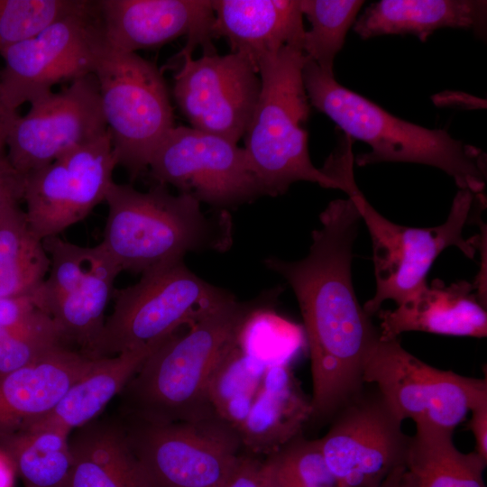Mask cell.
<instances>
[{
  "instance_id": "11",
  "label": "cell",
  "mask_w": 487,
  "mask_h": 487,
  "mask_svg": "<svg viewBox=\"0 0 487 487\" xmlns=\"http://www.w3.org/2000/svg\"><path fill=\"white\" fill-rule=\"evenodd\" d=\"M402 422L410 419L455 430L487 399V380L436 368L402 347L399 338L379 340L363 373Z\"/></svg>"
},
{
  "instance_id": "22",
  "label": "cell",
  "mask_w": 487,
  "mask_h": 487,
  "mask_svg": "<svg viewBox=\"0 0 487 487\" xmlns=\"http://www.w3.org/2000/svg\"><path fill=\"white\" fill-rule=\"evenodd\" d=\"M312 405L291 369L268 363L259 391L237 432L250 455L268 456L301 435Z\"/></svg>"
},
{
  "instance_id": "23",
  "label": "cell",
  "mask_w": 487,
  "mask_h": 487,
  "mask_svg": "<svg viewBox=\"0 0 487 487\" xmlns=\"http://www.w3.org/2000/svg\"><path fill=\"white\" fill-rule=\"evenodd\" d=\"M72 464L64 487H156L122 421L94 419L69 435Z\"/></svg>"
},
{
  "instance_id": "2",
  "label": "cell",
  "mask_w": 487,
  "mask_h": 487,
  "mask_svg": "<svg viewBox=\"0 0 487 487\" xmlns=\"http://www.w3.org/2000/svg\"><path fill=\"white\" fill-rule=\"evenodd\" d=\"M280 293L276 287L248 300L234 296L188 325L186 333L167 337L118 395L124 418L169 423L216 415L208 399L215 370Z\"/></svg>"
},
{
  "instance_id": "25",
  "label": "cell",
  "mask_w": 487,
  "mask_h": 487,
  "mask_svg": "<svg viewBox=\"0 0 487 487\" xmlns=\"http://www.w3.org/2000/svg\"><path fill=\"white\" fill-rule=\"evenodd\" d=\"M164 340L115 355L95 358L57 405L31 426L55 427L71 433L96 419Z\"/></svg>"
},
{
  "instance_id": "13",
  "label": "cell",
  "mask_w": 487,
  "mask_h": 487,
  "mask_svg": "<svg viewBox=\"0 0 487 487\" xmlns=\"http://www.w3.org/2000/svg\"><path fill=\"white\" fill-rule=\"evenodd\" d=\"M148 170L156 183L171 185L217 212L263 196L244 148L192 127L170 130L152 154Z\"/></svg>"
},
{
  "instance_id": "16",
  "label": "cell",
  "mask_w": 487,
  "mask_h": 487,
  "mask_svg": "<svg viewBox=\"0 0 487 487\" xmlns=\"http://www.w3.org/2000/svg\"><path fill=\"white\" fill-rule=\"evenodd\" d=\"M117 166L110 134L76 148L24 176L23 199L32 230L41 240L85 219L114 182Z\"/></svg>"
},
{
  "instance_id": "17",
  "label": "cell",
  "mask_w": 487,
  "mask_h": 487,
  "mask_svg": "<svg viewBox=\"0 0 487 487\" xmlns=\"http://www.w3.org/2000/svg\"><path fill=\"white\" fill-rule=\"evenodd\" d=\"M181 59L172 90L181 114L190 127L237 143L244 136L260 96L258 72L237 53Z\"/></svg>"
},
{
  "instance_id": "41",
  "label": "cell",
  "mask_w": 487,
  "mask_h": 487,
  "mask_svg": "<svg viewBox=\"0 0 487 487\" xmlns=\"http://www.w3.org/2000/svg\"><path fill=\"white\" fill-rule=\"evenodd\" d=\"M262 484H263V487H271V486H268V485L264 484L263 481H262ZM316 487H337V486H316Z\"/></svg>"
},
{
  "instance_id": "39",
  "label": "cell",
  "mask_w": 487,
  "mask_h": 487,
  "mask_svg": "<svg viewBox=\"0 0 487 487\" xmlns=\"http://www.w3.org/2000/svg\"><path fill=\"white\" fill-rule=\"evenodd\" d=\"M15 115L17 113H11L5 108L0 94V152L5 147L7 131Z\"/></svg>"
},
{
  "instance_id": "6",
  "label": "cell",
  "mask_w": 487,
  "mask_h": 487,
  "mask_svg": "<svg viewBox=\"0 0 487 487\" xmlns=\"http://www.w3.org/2000/svg\"><path fill=\"white\" fill-rule=\"evenodd\" d=\"M141 275L135 284L114 290V309L105 320L93 358L162 341L234 296L198 277L184 259Z\"/></svg>"
},
{
  "instance_id": "27",
  "label": "cell",
  "mask_w": 487,
  "mask_h": 487,
  "mask_svg": "<svg viewBox=\"0 0 487 487\" xmlns=\"http://www.w3.org/2000/svg\"><path fill=\"white\" fill-rule=\"evenodd\" d=\"M50 257L18 203L0 209V298L31 297L45 280Z\"/></svg>"
},
{
  "instance_id": "30",
  "label": "cell",
  "mask_w": 487,
  "mask_h": 487,
  "mask_svg": "<svg viewBox=\"0 0 487 487\" xmlns=\"http://www.w3.org/2000/svg\"><path fill=\"white\" fill-rule=\"evenodd\" d=\"M363 4L360 0H300L303 16L311 26L305 32L302 50L325 74L335 76V58Z\"/></svg>"
},
{
  "instance_id": "33",
  "label": "cell",
  "mask_w": 487,
  "mask_h": 487,
  "mask_svg": "<svg viewBox=\"0 0 487 487\" xmlns=\"http://www.w3.org/2000/svg\"><path fill=\"white\" fill-rule=\"evenodd\" d=\"M62 344L57 326L46 314L23 326H0V376L33 363Z\"/></svg>"
},
{
  "instance_id": "20",
  "label": "cell",
  "mask_w": 487,
  "mask_h": 487,
  "mask_svg": "<svg viewBox=\"0 0 487 487\" xmlns=\"http://www.w3.org/2000/svg\"><path fill=\"white\" fill-rule=\"evenodd\" d=\"M380 339L398 338L406 332L482 338L487 335L486 306L473 284L459 280L426 283L392 310L380 309Z\"/></svg>"
},
{
  "instance_id": "10",
  "label": "cell",
  "mask_w": 487,
  "mask_h": 487,
  "mask_svg": "<svg viewBox=\"0 0 487 487\" xmlns=\"http://www.w3.org/2000/svg\"><path fill=\"white\" fill-rule=\"evenodd\" d=\"M43 244L50 269L31 299L51 318L67 345L72 343L93 358L122 270L101 243L85 247L52 236Z\"/></svg>"
},
{
  "instance_id": "38",
  "label": "cell",
  "mask_w": 487,
  "mask_h": 487,
  "mask_svg": "<svg viewBox=\"0 0 487 487\" xmlns=\"http://www.w3.org/2000/svg\"><path fill=\"white\" fill-rule=\"evenodd\" d=\"M15 475L16 473L11 461L0 450V487H14Z\"/></svg>"
},
{
  "instance_id": "1",
  "label": "cell",
  "mask_w": 487,
  "mask_h": 487,
  "mask_svg": "<svg viewBox=\"0 0 487 487\" xmlns=\"http://www.w3.org/2000/svg\"><path fill=\"white\" fill-rule=\"evenodd\" d=\"M306 257L266 258L265 267L292 289L303 318L312 379L314 422L334 415L363 388V367L380 340L356 298L352 281L353 246L361 216L350 198L331 201L319 216Z\"/></svg>"
},
{
  "instance_id": "26",
  "label": "cell",
  "mask_w": 487,
  "mask_h": 487,
  "mask_svg": "<svg viewBox=\"0 0 487 487\" xmlns=\"http://www.w3.org/2000/svg\"><path fill=\"white\" fill-rule=\"evenodd\" d=\"M454 430L417 424L409 437L399 487H486L487 461L474 450L461 452Z\"/></svg>"
},
{
  "instance_id": "24",
  "label": "cell",
  "mask_w": 487,
  "mask_h": 487,
  "mask_svg": "<svg viewBox=\"0 0 487 487\" xmlns=\"http://www.w3.org/2000/svg\"><path fill=\"white\" fill-rule=\"evenodd\" d=\"M442 28L472 31L485 39L487 2L483 0H381L356 18L354 32L363 40L406 35L426 41Z\"/></svg>"
},
{
  "instance_id": "18",
  "label": "cell",
  "mask_w": 487,
  "mask_h": 487,
  "mask_svg": "<svg viewBox=\"0 0 487 487\" xmlns=\"http://www.w3.org/2000/svg\"><path fill=\"white\" fill-rule=\"evenodd\" d=\"M96 6L105 40L115 49L136 52L185 36L180 59L198 46L203 53L216 52L209 0H100Z\"/></svg>"
},
{
  "instance_id": "35",
  "label": "cell",
  "mask_w": 487,
  "mask_h": 487,
  "mask_svg": "<svg viewBox=\"0 0 487 487\" xmlns=\"http://www.w3.org/2000/svg\"><path fill=\"white\" fill-rule=\"evenodd\" d=\"M224 487H263L262 462L250 455H242Z\"/></svg>"
},
{
  "instance_id": "12",
  "label": "cell",
  "mask_w": 487,
  "mask_h": 487,
  "mask_svg": "<svg viewBox=\"0 0 487 487\" xmlns=\"http://www.w3.org/2000/svg\"><path fill=\"white\" fill-rule=\"evenodd\" d=\"M105 41L96 1L62 17L37 34L0 51L5 67L0 94L11 113L38 99L63 82L94 74Z\"/></svg>"
},
{
  "instance_id": "34",
  "label": "cell",
  "mask_w": 487,
  "mask_h": 487,
  "mask_svg": "<svg viewBox=\"0 0 487 487\" xmlns=\"http://www.w3.org/2000/svg\"><path fill=\"white\" fill-rule=\"evenodd\" d=\"M42 314L31 297L0 298V326H23Z\"/></svg>"
},
{
  "instance_id": "31",
  "label": "cell",
  "mask_w": 487,
  "mask_h": 487,
  "mask_svg": "<svg viewBox=\"0 0 487 487\" xmlns=\"http://www.w3.org/2000/svg\"><path fill=\"white\" fill-rule=\"evenodd\" d=\"M263 482L271 487L336 486L318 439L299 435L262 462Z\"/></svg>"
},
{
  "instance_id": "7",
  "label": "cell",
  "mask_w": 487,
  "mask_h": 487,
  "mask_svg": "<svg viewBox=\"0 0 487 487\" xmlns=\"http://www.w3.org/2000/svg\"><path fill=\"white\" fill-rule=\"evenodd\" d=\"M94 75L117 165L133 181L148 170L154 150L175 126L166 82L155 64L106 40Z\"/></svg>"
},
{
  "instance_id": "37",
  "label": "cell",
  "mask_w": 487,
  "mask_h": 487,
  "mask_svg": "<svg viewBox=\"0 0 487 487\" xmlns=\"http://www.w3.org/2000/svg\"><path fill=\"white\" fill-rule=\"evenodd\" d=\"M467 427L474 439V451L487 461V399L475 405L471 410Z\"/></svg>"
},
{
  "instance_id": "29",
  "label": "cell",
  "mask_w": 487,
  "mask_h": 487,
  "mask_svg": "<svg viewBox=\"0 0 487 487\" xmlns=\"http://www.w3.org/2000/svg\"><path fill=\"white\" fill-rule=\"evenodd\" d=\"M242 344L218 364L208 387L213 410L236 430L251 408L268 364L249 353Z\"/></svg>"
},
{
  "instance_id": "5",
  "label": "cell",
  "mask_w": 487,
  "mask_h": 487,
  "mask_svg": "<svg viewBox=\"0 0 487 487\" xmlns=\"http://www.w3.org/2000/svg\"><path fill=\"white\" fill-rule=\"evenodd\" d=\"M306 58L302 48L286 46L258 65L261 91L244 150L263 196L282 195L298 181L341 189L309 156L306 124L311 106L302 78Z\"/></svg>"
},
{
  "instance_id": "15",
  "label": "cell",
  "mask_w": 487,
  "mask_h": 487,
  "mask_svg": "<svg viewBox=\"0 0 487 487\" xmlns=\"http://www.w3.org/2000/svg\"><path fill=\"white\" fill-rule=\"evenodd\" d=\"M30 105L24 116L17 115L12 120L5 138L7 159L23 176L107 133L94 74Z\"/></svg>"
},
{
  "instance_id": "21",
  "label": "cell",
  "mask_w": 487,
  "mask_h": 487,
  "mask_svg": "<svg viewBox=\"0 0 487 487\" xmlns=\"http://www.w3.org/2000/svg\"><path fill=\"white\" fill-rule=\"evenodd\" d=\"M212 37L227 41L232 53L258 65L286 46L302 48L300 0H212Z\"/></svg>"
},
{
  "instance_id": "4",
  "label": "cell",
  "mask_w": 487,
  "mask_h": 487,
  "mask_svg": "<svg viewBox=\"0 0 487 487\" xmlns=\"http://www.w3.org/2000/svg\"><path fill=\"white\" fill-rule=\"evenodd\" d=\"M105 201L101 244L122 271L142 274L188 253L225 252L233 243L227 211L207 216L192 196L171 194L162 184L140 191L114 181Z\"/></svg>"
},
{
  "instance_id": "32",
  "label": "cell",
  "mask_w": 487,
  "mask_h": 487,
  "mask_svg": "<svg viewBox=\"0 0 487 487\" xmlns=\"http://www.w3.org/2000/svg\"><path fill=\"white\" fill-rule=\"evenodd\" d=\"M85 0H0V51L89 5Z\"/></svg>"
},
{
  "instance_id": "9",
  "label": "cell",
  "mask_w": 487,
  "mask_h": 487,
  "mask_svg": "<svg viewBox=\"0 0 487 487\" xmlns=\"http://www.w3.org/2000/svg\"><path fill=\"white\" fill-rule=\"evenodd\" d=\"M156 487H224L241 457L237 430L216 415L188 421L122 420Z\"/></svg>"
},
{
  "instance_id": "8",
  "label": "cell",
  "mask_w": 487,
  "mask_h": 487,
  "mask_svg": "<svg viewBox=\"0 0 487 487\" xmlns=\"http://www.w3.org/2000/svg\"><path fill=\"white\" fill-rule=\"evenodd\" d=\"M482 195L459 189L442 225L418 228L400 225L385 218L358 187L347 194L355 203L372 243L376 289L373 297L363 305L370 317L381 309L385 300L391 299L399 305L425 285L433 262L446 248L455 246L473 259L481 238H464V228Z\"/></svg>"
},
{
  "instance_id": "40",
  "label": "cell",
  "mask_w": 487,
  "mask_h": 487,
  "mask_svg": "<svg viewBox=\"0 0 487 487\" xmlns=\"http://www.w3.org/2000/svg\"><path fill=\"white\" fill-rule=\"evenodd\" d=\"M402 466L394 470L379 487H399Z\"/></svg>"
},
{
  "instance_id": "3",
  "label": "cell",
  "mask_w": 487,
  "mask_h": 487,
  "mask_svg": "<svg viewBox=\"0 0 487 487\" xmlns=\"http://www.w3.org/2000/svg\"><path fill=\"white\" fill-rule=\"evenodd\" d=\"M302 78L310 106L327 115L350 139L371 151L355 162H409L436 167L451 176L459 189L483 193L486 156L453 138L444 129H429L396 117L366 97L343 87L306 58Z\"/></svg>"
},
{
  "instance_id": "36",
  "label": "cell",
  "mask_w": 487,
  "mask_h": 487,
  "mask_svg": "<svg viewBox=\"0 0 487 487\" xmlns=\"http://www.w3.org/2000/svg\"><path fill=\"white\" fill-rule=\"evenodd\" d=\"M24 176L17 172L9 161L0 163V209L19 203L23 197Z\"/></svg>"
},
{
  "instance_id": "14",
  "label": "cell",
  "mask_w": 487,
  "mask_h": 487,
  "mask_svg": "<svg viewBox=\"0 0 487 487\" xmlns=\"http://www.w3.org/2000/svg\"><path fill=\"white\" fill-rule=\"evenodd\" d=\"M409 437L380 392L363 388L318 440L337 487H379L403 465Z\"/></svg>"
},
{
  "instance_id": "19",
  "label": "cell",
  "mask_w": 487,
  "mask_h": 487,
  "mask_svg": "<svg viewBox=\"0 0 487 487\" xmlns=\"http://www.w3.org/2000/svg\"><path fill=\"white\" fill-rule=\"evenodd\" d=\"M94 359L62 344L0 376V442L48 414Z\"/></svg>"
},
{
  "instance_id": "28",
  "label": "cell",
  "mask_w": 487,
  "mask_h": 487,
  "mask_svg": "<svg viewBox=\"0 0 487 487\" xmlns=\"http://www.w3.org/2000/svg\"><path fill=\"white\" fill-rule=\"evenodd\" d=\"M68 431L31 426L0 442L24 487H64L72 455Z\"/></svg>"
}]
</instances>
